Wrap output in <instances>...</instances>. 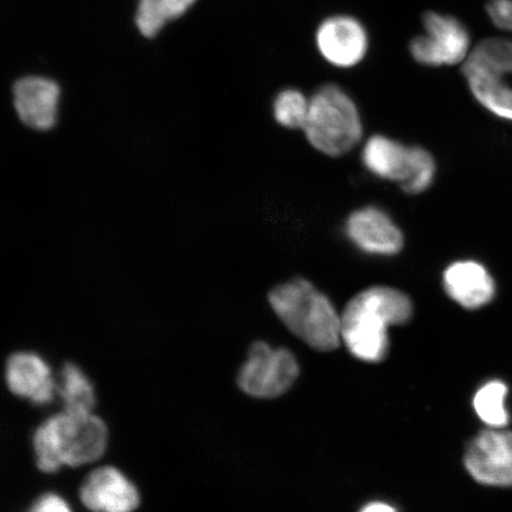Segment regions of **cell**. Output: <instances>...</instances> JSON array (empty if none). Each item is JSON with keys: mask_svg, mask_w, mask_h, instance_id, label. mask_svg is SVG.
Here are the masks:
<instances>
[{"mask_svg": "<svg viewBox=\"0 0 512 512\" xmlns=\"http://www.w3.org/2000/svg\"><path fill=\"white\" fill-rule=\"evenodd\" d=\"M443 285L447 296L467 310L480 309L496 296L494 277L476 260L453 262L444 272Z\"/></svg>", "mask_w": 512, "mask_h": 512, "instance_id": "11", "label": "cell"}, {"mask_svg": "<svg viewBox=\"0 0 512 512\" xmlns=\"http://www.w3.org/2000/svg\"><path fill=\"white\" fill-rule=\"evenodd\" d=\"M61 399L68 412L91 413L95 405V394L92 383L82 371L68 364L62 370Z\"/></svg>", "mask_w": 512, "mask_h": 512, "instance_id": "18", "label": "cell"}, {"mask_svg": "<svg viewBox=\"0 0 512 512\" xmlns=\"http://www.w3.org/2000/svg\"><path fill=\"white\" fill-rule=\"evenodd\" d=\"M411 168L401 189L409 195H419L430 189L437 175V164L430 152L419 146L411 147Z\"/></svg>", "mask_w": 512, "mask_h": 512, "instance_id": "21", "label": "cell"}, {"mask_svg": "<svg viewBox=\"0 0 512 512\" xmlns=\"http://www.w3.org/2000/svg\"><path fill=\"white\" fill-rule=\"evenodd\" d=\"M508 388L504 383L491 381L480 388L473 399V407L479 418L492 428L508 425L509 414L505 408Z\"/></svg>", "mask_w": 512, "mask_h": 512, "instance_id": "19", "label": "cell"}, {"mask_svg": "<svg viewBox=\"0 0 512 512\" xmlns=\"http://www.w3.org/2000/svg\"><path fill=\"white\" fill-rule=\"evenodd\" d=\"M270 305L286 328L311 348L331 351L342 342L341 315L311 281L293 278L275 286Z\"/></svg>", "mask_w": 512, "mask_h": 512, "instance_id": "2", "label": "cell"}, {"mask_svg": "<svg viewBox=\"0 0 512 512\" xmlns=\"http://www.w3.org/2000/svg\"><path fill=\"white\" fill-rule=\"evenodd\" d=\"M310 99L297 91L285 89L274 100L273 113L277 123L288 130H303L307 114H309Z\"/></svg>", "mask_w": 512, "mask_h": 512, "instance_id": "20", "label": "cell"}, {"mask_svg": "<svg viewBox=\"0 0 512 512\" xmlns=\"http://www.w3.org/2000/svg\"><path fill=\"white\" fill-rule=\"evenodd\" d=\"M80 497L94 512H133L140 502L136 486L111 466L92 472L82 485Z\"/></svg>", "mask_w": 512, "mask_h": 512, "instance_id": "10", "label": "cell"}, {"mask_svg": "<svg viewBox=\"0 0 512 512\" xmlns=\"http://www.w3.org/2000/svg\"><path fill=\"white\" fill-rule=\"evenodd\" d=\"M303 131L317 151L342 157L360 144L363 125L354 100L341 87L325 85L311 96Z\"/></svg>", "mask_w": 512, "mask_h": 512, "instance_id": "4", "label": "cell"}, {"mask_svg": "<svg viewBox=\"0 0 512 512\" xmlns=\"http://www.w3.org/2000/svg\"><path fill=\"white\" fill-rule=\"evenodd\" d=\"M197 0H140L137 27L146 37H155L166 23L185 14Z\"/></svg>", "mask_w": 512, "mask_h": 512, "instance_id": "17", "label": "cell"}, {"mask_svg": "<svg viewBox=\"0 0 512 512\" xmlns=\"http://www.w3.org/2000/svg\"><path fill=\"white\" fill-rule=\"evenodd\" d=\"M361 512H396V510L388 504L371 503L364 507Z\"/></svg>", "mask_w": 512, "mask_h": 512, "instance_id": "24", "label": "cell"}, {"mask_svg": "<svg viewBox=\"0 0 512 512\" xmlns=\"http://www.w3.org/2000/svg\"><path fill=\"white\" fill-rule=\"evenodd\" d=\"M486 12L497 28L512 32V0H490Z\"/></svg>", "mask_w": 512, "mask_h": 512, "instance_id": "22", "label": "cell"}, {"mask_svg": "<svg viewBox=\"0 0 512 512\" xmlns=\"http://www.w3.org/2000/svg\"><path fill=\"white\" fill-rule=\"evenodd\" d=\"M6 380L12 392L36 405L53 401L56 383L48 364L35 354L14 355L6 367Z\"/></svg>", "mask_w": 512, "mask_h": 512, "instance_id": "13", "label": "cell"}, {"mask_svg": "<svg viewBox=\"0 0 512 512\" xmlns=\"http://www.w3.org/2000/svg\"><path fill=\"white\" fill-rule=\"evenodd\" d=\"M345 234L360 251L371 255L393 256L405 246L401 229L380 208L354 211L345 223Z\"/></svg>", "mask_w": 512, "mask_h": 512, "instance_id": "8", "label": "cell"}, {"mask_svg": "<svg viewBox=\"0 0 512 512\" xmlns=\"http://www.w3.org/2000/svg\"><path fill=\"white\" fill-rule=\"evenodd\" d=\"M425 34L409 46L413 59L427 67L454 66L465 61L471 44L470 31L456 17L426 12Z\"/></svg>", "mask_w": 512, "mask_h": 512, "instance_id": "6", "label": "cell"}, {"mask_svg": "<svg viewBox=\"0 0 512 512\" xmlns=\"http://www.w3.org/2000/svg\"><path fill=\"white\" fill-rule=\"evenodd\" d=\"M466 73H486L495 76L512 75V41L505 38H486L466 57L462 68Z\"/></svg>", "mask_w": 512, "mask_h": 512, "instance_id": "16", "label": "cell"}, {"mask_svg": "<svg viewBox=\"0 0 512 512\" xmlns=\"http://www.w3.org/2000/svg\"><path fill=\"white\" fill-rule=\"evenodd\" d=\"M470 91L485 110L512 123V88L501 76L486 73L464 74Z\"/></svg>", "mask_w": 512, "mask_h": 512, "instance_id": "15", "label": "cell"}, {"mask_svg": "<svg viewBox=\"0 0 512 512\" xmlns=\"http://www.w3.org/2000/svg\"><path fill=\"white\" fill-rule=\"evenodd\" d=\"M37 465L44 472L98 460L106 450L104 422L91 413L64 412L48 419L34 438Z\"/></svg>", "mask_w": 512, "mask_h": 512, "instance_id": "3", "label": "cell"}, {"mask_svg": "<svg viewBox=\"0 0 512 512\" xmlns=\"http://www.w3.org/2000/svg\"><path fill=\"white\" fill-rule=\"evenodd\" d=\"M29 512H73V510L62 497L48 494L38 499Z\"/></svg>", "mask_w": 512, "mask_h": 512, "instance_id": "23", "label": "cell"}, {"mask_svg": "<svg viewBox=\"0 0 512 512\" xmlns=\"http://www.w3.org/2000/svg\"><path fill=\"white\" fill-rule=\"evenodd\" d=\"M411 147L377 134L364 145L362 162L376 177L401 185L411 168Z\"/></svg>", "mask_w": 512, "mask_h": 512, "instance_id": "14", "label": "cell"}, {"mask_svg": "<svg viewBox=\"0 0 512 512\" xmlns=\"http://www.w3.org/2000/svg\"><path fill=\"white\" fill-rule=\"evenodd\" d=\"M316 42L324 59L339 68L357 66L366 56L369 47L366 29L350 16L326 19L318 28Z\"/></svg>", "mask_w": 512, "mask_h": 512, "instance_id": "9", "label": "cell"}, {"mask_svg": "<svg viewBox=\"0 0 512 512\" xmlns=\"http://www.w3.org/2000/svg\"><path fill=\"white\" fill-rule=\"evenodd\" d=\"M298 375V362L292 352L258 342L249 350L248 360L241 368L239 386L254 398L272 399L290 389Z\"/></svg>", "mask_w": 512, "mask_h": 512, "instance_id": "5", "label": "cell"}, {"mask_svg": "<svg viewBox=\"0 0 512 512\" xmlns=\"http://www.w3.org/2000/svg\"><path fill=\"white\" fill-rule=\"evenodd\" d=\"M465 465L477 482L512 486V433L490 430L480 433L467 448Z\"/></svg>", "mask_w": 512, "mask_h": 512, "instance_id": "7", "label": "cell"}, {"mask_svg": "<svg viewBox=\"0 0 512 512\" xmlns=\"http://www.w3.org/2000/svg\"><path fill=\"white\" fill-rule=\"evenodd\" d=\"M413 312L412 300L398 288L369 287L345 306L342 342L358 360L381 362L388 355L390 326L407 324Z\"/></svg>", "mask_w": 512, "mask_h": 512, "instance_id": "1", "label": "cell"}, {"mask_svg": "<svg viewBox=\"0 0 512 512\" xmlns=\"http://www.w3.org/2000/svg\"><path fill=\"white\" fill-rule=\"evenodd\" d=\"M15 107L25 125L49 130L56 123L60 88L49 79L29 76L14 87Z\"/></svg>", "mask_w": 512, "mask_h": 512, "instance_id": "12", "label": "cell"}]
</instances>
